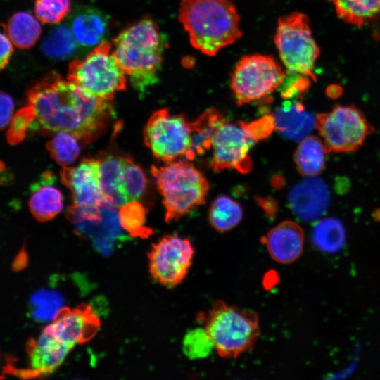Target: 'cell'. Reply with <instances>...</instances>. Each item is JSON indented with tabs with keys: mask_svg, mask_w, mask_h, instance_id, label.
I'll return each mask as SVG.
<instances>
[{
	"mask_svg": "<svg viewBox=\"0 0 380 380\" xmlns=\"http://www.w3.org/2000/svg\"><path fill=\"white\" fill-rule=\"evenodd\" d=\"M27 99L42 132H68L84 144L104 132L115 114L112 101L96 97L55 72L35 82Z\"/></svg>",
	"mask_w": 380,
	"mask_h": 380,
	"instance_id": "1",
	"label": "cell"
},
{
	"mask_svg": "<svg viewBox=\"0 0 380 380\" xmlns=\"http://www.w3.org/2000/svg\"><path fill=\"white\" fill-rule=\"evenodd\" d=\"M178 18L192 46L206 56H215L242 35L231 0H182Z\"/></svg>",
	"mask_w": 380,
	"mask_h": 380,
	"instance_id": "2",
	"label": "cell"
},
{
	"mask_svg": "<svg viewBox=\"0 0 380 380\" xmlns=\"http://www.w3.org/2000/svg\"><path fill=\"white\" fill-rule=\"evenodd\" d=\"M113 54L133 87L140 93L158 81L165 36L151 19H143L122 30L113 40Z\"/></svg>",
	"mask_w": 380,
	"mask_h": 380,
	"instance_id": "3",
	"label": "cell"
},
{
	"mask_svg": "<svg viewBox=\"0 0 380 380\" xmlns=\"http://www.w3.org/2000/svg\"><path fill=\"white\" fill-rule=\"evenodd\" d=\"M151 175L163 197L166 222L177 220L205 203L209 183L189 160L152 166Z\"/></svg>",
	"mask_w": 380,
	"mask_h": 380,
	"instance_id": "4",
	"label": "cell"
},
{
	"mask_svg": "<svg viewBox=\"0 0 380 380\" xmlns=\"http://www.w3.org/2000/svg\"><path fill=\"white\" fill-rule=\"evenodd\" d=\"M205 329L218 355L236 358L254 346L260 333L259 317L252 311L216 300L205 317Z\"/></svg>",
	"mask_w": 380,
	"mask_h": 380,
	"instance_id": "5",
	"label": "cell"
},
{
	"mask_svg": "<svg viewBox=\"0 0 380 380\" xmlns=\"http://www.w3.org/2000/svg\"><path fill=\"white\" fill-rule=\"evenodd\" d=\"M67 80L103 100L112 101L126 89V74L113 54L112 44L103 41L82 59L72 61Z\"/></svg>",
	"mask_w": 380,
	"mask_h": 380,
	"instance_id": "6",
	"label": "cell"
},
{
	"mask_svg": "<svg viewBox=\"0 0 380 380\" xmlns=\"http://www.w3.org/2000/svg\"><path fill=\"white\" fill-rule=\"evenodd\" d=\"M274 41L286 72L304 75L316 81L313 71L320 51L305 14L293 12L281 16Z\"/></svg>",
	"mask_w": 380,
	"mask_h": 380,
	"instance_id": "7",
	"label": "cell"
},
{
	"mask_svg": "<svg viewBox=\"0 0 380 380\" xmlns=\"http://www.w3.org/2000/svg\"><path fill=\"white\" fill-rule=\"evenodd\" d=\"M286 72L272 56L242 57L231 75L230 88L238 105L267 99L284 82Z\"/></svg>",
	"mask_w": 380,
	"mask_h": 380,
	"instance_id": "8",
	"label": "cell"
},
{
	"mask_svg": "<svg viewBox=\"0 0 380 380\" xmlns=\"http://www.w3.org/2000/svg\"><path fill=\"white\" fill-rule=\"evenodd\" d=\"M315 127L327 153L355 151L374 130L363 113L352 105H336L330 112L317 115Z\"/></svg>",
	"mask_w": 380,
	"mask_h": 380,
	"instance_id": "9",
	"label": "cell"
},
{
	"mask_svg": "<svg viewBox=\"0 0 380 380\" xmlns=\"http://www.w3.org/2000/svg\"><path fill=\"white\" fill-rule=\"evenodd\" d=\"M144 140L154 156L166 164L187 158L192 144L191 124L184 115L170 114L166 108L158 110L145 126Z\"/></svg>",
	"mask_w": 380,
	"mask_h": 380,
	"instance_id": "10",
	"label": "cell"
},
{
	"mask_svg": "<svg viewBox=\"0 0 380 380\" xmlns=\"http://www.w3.org/2000/svg\"><path fill=\"white\" fill-rule=\"evenodd\" d=\"M195 250L188 239L167 234L152 245L148 254L149 272L159 284L172 288L186 277Z\"/></svg>",
	"mask_w": 380,
	"mask_h": 380,
	"instance_id": "11",
	"label": "cell"
},
{
	"mask_svg": "<svg viewBox=\"0 0 380 380\" xmlns=\"http://www.w3.org/2000/svg\"><path fill=\"white\" fill-rule=\"evenodd\" d=\"M254 144L240 124L224 122L213 139L212 168L215 172L227 169L250 172L252 163L248 152Z\"/></svg>",
	"mask_w": 380,
	"mask_h": 380,
	"instance_id": "12",
	"label": "cell"
},
{
	"mask_svg": "<svg viewBox=\"0 0 380 380\" xmlns=\"http://www.w3.org/2000/svg\"><path fill=\"white\" fill-rule=\"evenodd\" d=\"M60 175L71 192L72 205L97 208L106 201L99 186L98 160L84 158L75 167H63Z\"/></svg>",
	"mask_w": 380,
	"mask_h": 380,
	"instance_id": "13",
	"label": "cell"
},
{
	"mask_svg": "<svg viewBox=\"0 0 380 380\" xmlns=\"http://www.w3.org/2000/svg\"><path fill=\"white\" fill-rule=\"evenodd\" d=\"M73 348L60 338L47 325L36 340L27 343L30 367L25 377H43L53 373Z\"/></svg>",
	"mask_w": 380,
	"mask_h": 380,
	"instance_id": "14",
	"label": "cell"
},
{
	"mask_svg": "<svg viewBox=\"0 0 380 380\" xmlns=\"http://www.w3.org/2000/svg\"><path fill=\"white\" fill-rule=\"evenodd\" d=\"M51 329L73 348L91 340L100 327V321L88 305L70 308L63 307L53 322Z\"/></svg>",
	"mask_w": 380,
	"mask_h": 380,
	"instance_id": "15",
	"label": "cell"
},
{
	"mask_svg": "<svg viewBox=\"0 0 380 380\" xmlns=\"http://www.w3.org/2000/svg\"><path fill=\"white\" fill-rule=\"evenodd\" d=\"M291 190L289 202L291 209L301 220L310 221L321 217L329 203V192L319 178L307 177Z\"/></svg>",
	"mask_w": 380,
	"mask_h": 380,
	"instance_id": "16",
	"label": "cell"
},
{
	"mask_svg": "<svg viewBox=\"0 0 380 380\" xmlns=\"http://www.w3.org/2000/svg\"><path fill=\"white\" fill-rule=\"evenodd\" d=\"M272 258L281 264H290L301 255L304 244V232L298 224L284 221L262 237Z\"/></svg>",
	"mask_w": 380,
	"mask_h": 380,
	"instance_id": "17",
	"label": "cell"
},
{
	"mask_svg": "<svg viewBox=\"0 0 380 380\" xmlns=\"http://www.w3.org/2000/svg\"><path fill=\"white\" fill-rule=\"evenodd\" d=\"M298 99H286L273 115L275 129L284 137L296 140L308 137L316 123V117Z\"/></svg>",
	"mask_w": 380,
	"mask_h": 380,
	"instance_id": "18",
	"label": "cell"
},
{
	"mask_svg": "<svg viewBox=\"0 0 380 380\" xmlns=\"http://www.w3.org/2000/svg\"><path fill=\"white\" fill-rule=\"evenodd\" d=\"M54 181L53 174L47 171L32 188L28 206L33 217L39 222H45L53 219L63 209V196L54 186Z\"/></svg>",
	"mask_w": 380,
	"mask_h": 380,
	"instance_id": "19",
	"label": "cell"
},
{
	"mask_svg": "<svg viewBox=\"0 0 380 380\" xmlns=\"http://www.w3.org/2000/svg\"><path fill=\"white\" fill-rule=\"evenodd\" d=\"M108 19L100 11L90 7L77 10L70 20V28L83 47H91L103 41L108 30Z\"/></svg>",
	"mask_w": 380,
	"mask_h": 380,
	"instance_id": "20",
	"label": "cell"
},
{
	"mask_svg": "<svg viewBox=\"0 0 380 380\" xmlns=\"http://www.w3.org/2000/svg\"><path fill=\"white\" fill-rule=\"evenodd\" d=\"M99 163V183L105 200L118 209L128 201L121 188L122 157L108 155Z\"/></svg>",
	"mask_w": 380,
	"mask_h": 380,
	"instance_id": "21",
	"label": "cell"
},
{
	"mask_svg": "<svg viewBox=\"0 0 380 380\" xmlns=\"http://www.w3.org/2000/svg\"><path fill=\"white\" fill-rule=\"evenodd\" d=\"M224 122L222 114L214 108L206 110L191 122L192 144L186 159L191 161L196 156L203 155L208 151L212 147L215 134Z\"/></svg>",
	"mask_w": 380,
	"mask_h": 380,
	"instance_id": "22",
	"label": "cell"
},
{
	"mask_svg": "<svg viewBox=\"0 0 380 380\" xmlns=\"http://www.w3.org/2000/svg\"><path fill=\"white\" fill-rule=\"evenodd\" d=\"M326 147L316 136H308L298 146L294 160L298 171L305 177L319 175L325 166Z\"/></svg>",
	"mask_w": 380,
	"mask_h": 380,
	"instance_id": "23",
	"label": "cell"
},
{
	"mask_svg": "<svg viewBox=\"0 0 380 380\" xmlns=\"http://www.w3.org/2000/svg\"><path fill=\"white\" fill-rule=\"evenodd\" d=\"M4 28L13 44L22 49L32 47L42 33V27L37 18L25 11L13 14Z\"/></svg>",
	"mask_w": 380,
	"mask_h": 380,
	"instance_id": "24",
	"label": "cell"
},
{
	"mask_svg": "<svg viewBox=\"0 0 380 380\" xmlns=\"http://www.w3.org/2000/svg\"><path fill=\"white\" fill-rule=\"evenodd\" d=\"M346 232L342 222L335 217H325L313 226L311 234L312 244L319 251L335 253L343 247Z\"/></svg>",
	"mask_w": 380,
	"mask_h": 380,
	"instance_id": "25",
	"label": "cell"
},
{
	"mask_svg": "<svg viewBox=\"0 0 380 380\" xmlns=\"http://www.w3.org/2000/svg\"><path fill=\"white\" fill-rule=\"evenodd\" d=\"M329 1L341 20L356 27H361L380 15V0Z\"/></svg>",
	"mask_w": 380,
	"mask_h": 380,
	"instance_id": "26",
	"label": "cell"
},
{
	"mask_svg": "<svg viewBox=\"0 0 380 380\" xmlns=\"http://www.w3.org/2000/svg\"><path fill=\"white\" fill-rule=\"evenodd\" d=\"M243 210L240 204L227 196L217 197L211 203L208 220L218 232H224L234 228L241 220Z\"/></svg>",
	"mask_w": 380,
	"mask_h": 380,
	"instance_id": "27",
	"label": "cell"
},
{
	"mask_svg": "<svg viewBox=\"0 0 380 380\" xmlns=\"http://www.w3.org/2000/svg\"><path fill=\"white\" fill-rule=\"evenodd\" d=\"M77 44L70 27L61 25L54 28L44 39L42 48L47 57L64 59L75 52Z\"/></svg>",
	"mask_w": 380,
	"mask_h": 380,
	"instance_id": "28",
	"label": "cell"
},
{
	"mask_svg": "<svg viewBox=\"0 0 380 380\" xmlns=\"http://www.w3.org/2000/svg\"><path fill=\"white\" fill-rule=\"evenodd\" d=\"M121 188L127 201H139L147 188V179L142 168L132 158L122 157Z\"/></svg>",
	"mask_w": 380,
	"mask_h": 380,
	"instance_id": "29",
	"label": "cell"
},
{
	"mask_svg": "<svg viewBox=\"0 0 380 380\" xmlns=\"http://www.w3.org/2000/svg\"><path fill=\"white\" fill-rule=\"evenodd\" d=\"M80 140L73 134L58 132L47 142L51 157L62 167L72 165L80 154Z\"/></svg>",
	"mask_w": 380,
	"mask_h": 380,
	"instance_id": "30",
	"label": "cell"
},
{
	"mask_svg": "<svg viewBox=\"0 0 380 380\" xmlns=\"http://www.w3.org/2000/svg\"><path fill=\"white\" fill-rule=\"evenodd\" d=\"M146 209L139 201H129L119 208L118 216L122 229L132 236L147 238L152 230L145 226Z\"/></svg>",
	"mask_w": 380,
	"mask_h": 380,
	"instance_id": "31",
	"label": "cell"
},
{
	"mask_svg": "<svg viewBox=\"0 0 380 380\" xmlns=\"http://www.w3.org/2000/svg\"><path fill=\"white\" fill-rule=\"evenodd\" d=\"M63 300L53 291L42 290L36 292L30 302V312L37 321L53 319L61 310Z\"/></svg>",
	"mask_w": 380,
	"mask_h": 380,
	"instance_id": "32",
	"label": "cell"
},
{
	"mask_svg": "<svg viewBox=\"0 0 380 380\" xmlns=\"http://www.w3.org/2000/svg\"><path fill=\"white\" fill-rule=\"evenodd\" d=\"M183 352L192 360L207 357L215 349L205 328H195L187 332L183 339Z\"/></svg>",
	"mask_w": 380,
	"mask_h": 380,
	"instance_id": "33",
	"label": "cell"
},
{
	"mask_svg": "<svg viewBox=\"0 0 380 380\" xmlns=\"http://www.w3.org/2000/svg\"><path fill=\"white\" fill-rule=\"evenodd\" d=\"M34 8L35 15L41 22L57 24L69 14L70 1L36 0Z\"/></svg>",
	"mask_w": 380,
	"mask_h": 380,
	"instance_id": "34",
	"label": "cell"
},
{
	"mask_svg": "<svg viewBox=\"0 0 380 380\" xmlns=\"http://www.w3.org/2000/svg\"><path fill=\"white\" fill-rule=\"evenodd\" d=\"M35 118L33 107L27 105L19 109L13 115L6 135L7 141L11 145H17L23 141L31 123Z\"/></svg>",
	"mask_w": 380,
	"mask_h": 380,
	"instance_id": "35",
	"label": "cell"
},
{
	"mask_svg": "<svg viewBox=\"0 0 380 380\" xmlns=\"http://www.w3.org/2000/svg\"><path fill=\"white\" fill-rule=\"evenodd\" d=\"M239 124L255 143L267 138L275 128L273 115H266L250 122H241Z\"/></svg>",
	"mask_w": 380,
	"mask_h": 380,
	"instance_id": "36",
	"label": "cell"
},
{
	"mask_svg": "<svg viewBox=\"0 0 380 380\" xmlns=\"http://www.w3.org/2000/svg\"><path fill=\"white\" fill-rule=\"evenodd\" d=\"M13 98L6 92L0 91V131L10 123L14 110Z\"/></svg>",
	"mask_w": 380,
	"mask_h": 380,
	"instance_id": "37",
	"label": "cell"
},
{
	"mask_svg": "<svg viewBox=\"0 0 380 380\" xmlns=\"http://www.w3.org/2000/svg\"><path fill=\"white\" fill-rule=\"evenodd\" d=\"M13 52V43L4 30H0V70L4 69L9 63Z\"/></svg>",
	"mask_w": 380,
	"mask_h": 380,
	"instance_id": "38",
	"label": "cell"
},
{
	"mask_svg": "<svg viewBox=\"0 0 380 380\" xmlns=\"http://www.w3.org/2000/svg\"><path fill=\"white\" fill-rule=\"evenodd\" d=\"M261 206L270 217H274L277 212V207L274 205L273 201L268 200L261 199L259 201Z\"/></svg>",
	"mask_w": 380,
	"mask_h": 380,
	"instance_id": "39",
	"label": "cell"
},
{
	"mask_svg": "<svg viewBox=\"0 0 380 380\" xmlns=\"http://www.w3.org/2000/svg\"><path fill=\"white\" fill-rule=\"evenodd\" d=\"M327 94L330 97H336L341 94V87L336 85H332L329 87Z\"/></svg>",
	"mask_w": 380,
	"mask_h": 380,
	"instance_id": "40",
	"label": "cell"
},
{
	"mask_svg": "<svg viewBox=\"0 0 380 380\" xmlns=\"http://www.w3.org/2000/svg\"><path fill=\"white\" fill-rule=\"evenodd\" d=\"M11 179L12 177H11L8 172H6V169L0 171V184H7L10 182Z\"/></svg>",
	"mask_w": 380,
	"mask_h": 380,
	"instance_id": "41",
	"label": "cell"
},
{
	"mask_svg": "<svg viewBox=\"0 0 380 380\" xmlns=\"http://www.w3.org/2000/svg\"><path fill=\"white\" fill-rule=\"evenodd\" d=\"M6 169V165L1 160H0V171L4 170Z\"/></svg>",
	"mask_w": 380,
	"mask_h": 380,
	"instance_id": "42",
	"label": "cell"
},
{
	"mask_svg": "<svg viewBox=\"0 0 380 380\" xmlns=\"http://www.w3.org/2000/svg\"><path fill=\"white\" fill-rule=\"evenodd\" d=\"M1 350H0V362H1Z\"/></svg>",
	"mask_w": 380,
	"mask_h": 380,
	"instance_id": "43",
	"label": "cell"
}]
</instances>
